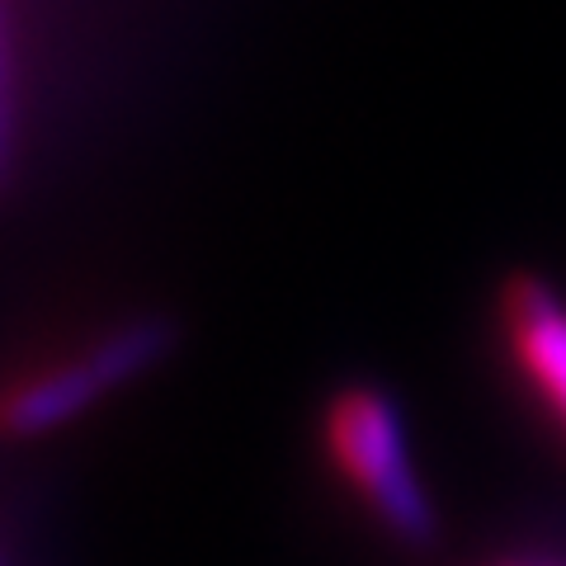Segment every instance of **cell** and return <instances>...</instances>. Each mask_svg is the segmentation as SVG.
Segmentation results:
<instances>
[{
	"label": "cell",
	"mask_w": 566,
	"mask_h": 566,
	"mask_svg": "<svg viewBox=\"0 0 566 566\" xmlns=\"http://www.w3.org/2000/svg\"><path fill=\"white\" fill-rule=\"evenodd\" d=\"M20 66H14V33L10 14L0 6V180L10 175L14 161V137H20Z\"/></svg>",
	"instance_id": "277c9868"
},
{
	"label": "cell",
	"mask_w": 566,
	"mask_h": 566,
	"mask_svg": "<svg viewBox=\"0 0 566 566\" xmlns=\"http://www.w3.org/2000/svg\"><path fill=\"white\" fill-rule=\"evenodd\" d=\"M170 349V331L161 322H123L99 335L91 349L52 359L33 374L0 387V434L6 439H39L85 416L123 382L161 359Z\"/></svg>",
	"instance_id": "7a4b0ae2"
},
{
	"label": "cell",
	"mask_w": 566,
	"mask_h": 566,
	"mask_svg": "<svg viewBox=\"0 0 566 566\" xmlns=\"http://www.w3.org/2000/svg\"><path fill=\"white\" fill-rule=\"evenodd\" d=\"M322 444L331 468L345 476V486L368 505L387 534L401 543H430L434 538V501L430 486L411 458L406 420L397 401L368 382H354L335 392L322 416Z\"/></svg>",
	"instance_id": "6da1fadb"
},
{
	"label": "cell",
	"mask_w": 566,
	"mask_h": 566,
	"mask_svg": "<svg viewBox=\"0 0 566 566\" xmlns=\"http://www.w3.org/2000/svg\"><path fill=\"white\" fill-rule=\"evenodd\" d=\"M501 335L528 397L566 434V297L534 274L510 279L501 289Z\"/></svg>",
	"instance_id": "3957f363"
}]
</instances>
